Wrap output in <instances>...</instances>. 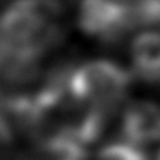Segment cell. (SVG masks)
<instances>
[{"label":"cell","instance_id":"7","mask_svg":"<svg viewBox=\"0 0 160 160\" xmlns=\"http://www.w3.org/2000/svg\"><path fill=\"white\" fill-rule=\"evenodd\" d=\"M134 5L139 24H160V0H138Z\"/></svg>","mask_w":160,"mask_h":160},{"label":"cell","instance_id":"5","mask_svg":"<svg viewBox=\"0 0 160 160\" xmlns=\"http://www.w3.org/2000/svg\"><path fill=\"white\" fill-rule=\"evenodd\" d=\"M132 71L150 83H160V31L146 29L134 36L131 43Z\"/></svg>","mask_w":160,"mask_h":160},{"label":"cell","instance_id":"1","mask_svg":"<svg viewBox=\"0 0 160 160\" xmlns=\"http://www.w3.org/2000/svg\"><path fill=\"white\" fill-rule=\"evenodd\" d=\"M64 35L60 0H16L0 16V67H31Z\"/></svg>","mask_w":160,"mask_h":160},{"label":"cell","instance_id":"6","mask_svg":"<svg viewBox=\"0 0 160 160\" xmlns=\"http://www.w3.org/2000/svg\"><path fill=\"white\" fill-rule=\"evenodd\" d=\"M95 160H148L146 153L141 146H136L132 143L121 139L115 143H108L103 148H100Z\"/></svg>","mask_w":160,"mask_h":160},{"label":"cell","instance_id":"2","mask_svg":"<svg viewBox=\"0 0 160 160\" xmlns=\"http://www.w3.org/2000/svg\"><path fill=\"white\" fill-rule=\"evenodd\" d=\"M64 83L76 100L105 115L126 100L131 76L114 60L95 59L74 67Z\"/></svg>","mask_w":160,"mask_h":160},{"label":"cell","instance_id":"3","mask_svg":"<svg viewBox=\"0 0 160 160\" xmlns=\"http://www.w3.org/2000/svg\"><path fill=\"white\" fill-rule=\"evenodd\" d=\"M78 24L84 35L100 42H117L139 24L134 4L126 0H81Z\"/></svg>","mask_w":160,"mask_h":160},{"label":"cell","instance_id":"8","mask_svg":"<svg viewBox=\"0 0 160 160\" xmlns=\"http://www.w3.org/2000/svg\"><path fill=\"white\" fill-rule=\"evenodd\" d=\"M157 160H160V153H158V157H157Z\"/></svg>","mask_w":160,"mask_h":160},{"label":"cell","instance_id":"4","mask_svg":"<svg viewBox=\"0 0 160 160\" xmlns=\"http://www.w3.org/2000/svg\"><path fill=\"white\" fill-rule=\"evenodd\" d=\"M122 139L136 146L160 141V105L150 100H138L124 108L121 119Z\"/></svg>","mask_w":160,"mask_h":160}]
</instances>
